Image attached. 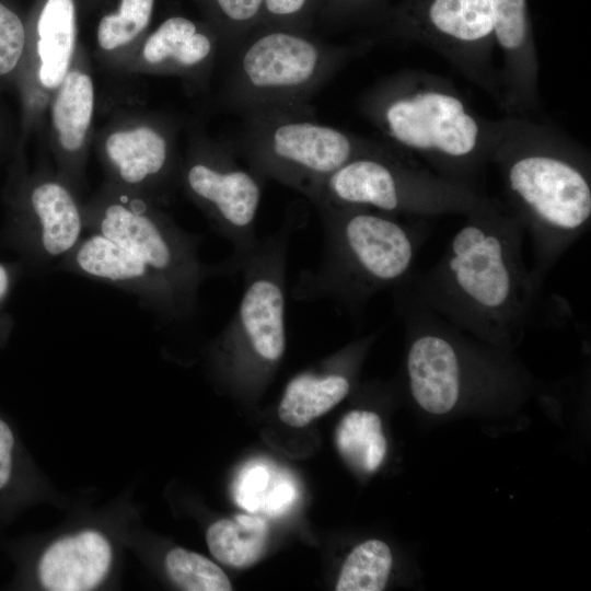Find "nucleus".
<instances>
[{"label": "nucleus", "instance_id": "nucleus-19", "mask_svg": "<svg viewBox=\"0 0 591 591\" xmlns=\"http://www.w3.org/2000/svg\"><path fill=\"white\" fill-rule=\"evenodd\" d=\"M493 35L502 55L499 81L506 103L530 108L538 101L540 62L526 0H491Z\"/></svg>", "mask_w": 591, "mask_h": 591}, {"label": "nucleus", "instance_id": "nucleus-25", "mask_svg": "<svg viewBox=\"0 0 591 591\" xmlns=\"http://www.w3.org/2000/svg\"><path fill=\"white\" fill-rule=\"evenodd\" d=\"M393 558L386 543L369 540L346 558L336 583L337 591H381L385 588Z\"/></svg>", "mask_w": 591, "mask_h": 591}, {"label": "nucleus", "instance_id": "nucleus-9", "mask_svg": "<svg viewBox=\"0 0 591 591\" xmlns=\"http://www.w3.org/2000/svg\"><path fill=\"white\" fill-rule=\"evenodd\" d=\"M137 518L127 499L78 511L35 542L26 564L27 583L43 591L116 588L128 549L127 532Z\"/></svg>", "mask_w": 591, "mask_h": 591}, {"label": "nucleus", "instance_id": "nucleus-8", "mask_svg": "<svg viewBox=\"0 0 591 591\" xmlns=\"http://www.w3.org/2000/svg\"><path fill=\"white\" fill-rule=\"evenodd\" d=\"M484 196L479 188L447 179L403 154L392 153L349 161L331 174L309 200L428 218L466 215Z\"/></svg>", "mask_w": 591, "mask_h": 591}, {"label": "nucleus", "instance_id": "nucleus-11", "mask_svg": "<svg viewBox=\"0 0 591 591\" xmlns=\"http://www.w3.org/2000/svg\"><path fill=\"white\" fill-rule=\"evenodd\" d=\"M288 215L273 233L258 240L242 263L243 292L215 351L270 368L282 358L287 344V266L289 246L302 225Z\"/></svg>", "mask_w": 591, "mask_h": 591}, {"label": "nucleus", "instance_id": "nucleus-26", "mask_svg": "<svg viewBox=\"0 0 591 591\" xmlns=\"http://www.w3.org/2000/svg\"><path fill=\"white\" fill-rule=\"evenodd\" d=\"M169 580L186 591H230L231 582L212 560L184 547L169 549L162 559Z\"/></svg>", "mask_w": 591, "mask_h": 591}, {"label": "nucleus", "instance_id": "nucleus-10", "mask_svg": "<svg viewBox=\"0 0 591 591\" xmlns=\"http://www.w3.org/2000/svg\"><path fill=\"white\" fill-rule=\"evenodd\" d=\"M264 178L236 159L230 144L194 129L182 157L179 188L232 246L221 276L239 273L258 243L255 224Z\"/></svg>", "mask_w": 591, "mask_h": 591}, {"label": "nucleus", "instance_id": "nucleus-22", "mask_svg": "<svg viewBox=\"0 0 591 591\" xmlns=\"http://www.w3.org/2000/svg\"><path fill=\"white\" fill-rule=\"evenodd\" d=\"M153 8L154 0H120L117 11L102 16L95 39L99 61L125 73L148 35Z\"/></svg>", "mask_w": 591, "mask_h": 591}, {"label": "nucleus", "instance_id": "nucleus-32", "mask_svg": "<svg viewBox=\"0 0 591 591\" xmlns=\"http://www.w3.org/2000/svg\"><path fill=\"white\" fill-rule=\"evenodd\" d=\"M12 278V269L8 265L0 263V310L11 289ZM5 324L4 316L0 315V335L2 337L5 335Z\"/></svg>", "mask_w": 591, "mask_h": 591}, {"label": "nucleus", "instance_id": "nucleus-2", "mask_svg": "<svg viewBox=\"0 0 591 591\" xmlns=\"http://www.w3.org/2000/svg\"><path fill=\"white\" fill-rule=\"evenodd\" d=\"M491 164L500 173L507 209L530 234L542 289L547 273L589 229L590 163L556 129L510 116L496 120Z\"/></svg>", "mask_w": 591, "mask_h": 591}, {"label": "nucleus", "instance_id": "nucleus-4", "mask_svg": "<svg viewBox=\"0 0 591 591\" xmlns=\"http://www.w3.org/2000/svg\"><path fill=\"white\" fill-rule=\"evenodd\" d=\"M313 205L323 229L321 259L300 271L290 296L301 302L331 301L358 318L374 296L412 276L428 223L361 207Z\"/></svg>", "mask_w": 591, "mask_h": 591}, {"label": "nucleus", "instance_id": "nucleus-5", "mask_svg": "<svg viewBox=\"0 0 591 591\" xmlns=\"http://www.w3.org/2000/svg\"><path fill=\"white\" fill-rule=\"evenodd\" d=\"M291 28H271L229 55L222 101L246 113L309 111L308 102L354 55Z\"/></svg>", "mask_w": 591, "mask_h": 591}, {"label": "nucleus", "instance_id": "nucleus-13", "mask_svg": "<svg viewBox=\"0 0 591 591\" xmlns=\"http://www.w3.org/2000/svg\"><path fill=\"white\" fill-rule=\"evenodd\" d=\"M405 35L443 57L499 104V73L493 63L491 0H425Z\"/></svg>", "mask_w": 591, "mask_h": 591}, {"label": "nucleus", "instance_id": "nucleus-3", "mask_svg": "<svg viewBox=\"0 0 591 591\" xmlns=\"http://www.w3.org/2000/svg\"><path fill=\"white\" fill-rule=\"evenodd\" d=\"M360 107L387 146L432 172L476 188L490 164L496 120L479 116L447 79L406 69L364 93Z\"/></svg>", "mask_w": 591, "mask_h": 591}, {"label": "nucleus", "instance_id": "nucleus-7", "mask_svg": "<svg viewBox=\"0 0 591 591\" xmlns=\"http://www.w3.org/2000/svg\"><path fill=\"white\" fill-rule=\"evenodd\" d=\"M84 228L126 247L162 276L196 311L199 290L220 277L218 263L200 258L201 236L179 227L170 213L142 196L103 182L83 204Z\"/></svg>", "mask_w": 591, "mask_h": 591}, {"label": "nucleus", "instance_id": "nucleus-31", "mask_svg": "<svg viewBox=\"0 0 591 591\" xmlns=\"http://www.w3.org/2000/svg\"><path fill=\"white\" fill-rule=\"evenodd\" d=\"M309 0H263L265 13L277 21H288L302 13Z\"/></svg>", "mask_w": 591, "mask_h": 591}, {"label": "nucleus", "instance_id": "nucleus-17", "mask_svg": "<svg viewBox=\"0 0 591 591\" xmlns=\"http://www.w3.org/2000/svg\"><path fill=\"white\" fill-rule=\"evenodd\" d=\"M76 13L74 0H44L33 35H26L23 59L26 119L28 125L42 130L51 96L66 77L79 45Z\"/></svg>", "mask_w": 591, "mask_h": 591}, {"label": "nucleus", "instance_id": "nucleus-29", "mask_svg": "<svg viewBox=\"0 0 591 591\" xmlns=\"http://www.w3.org/2000/svg\"><path fill=\"white\" fill-rule=\"evenodd\" d=\"M277 479H273L270 472L264 465L246 466L234 486L236 502L251 512L260 510Z\"/></svg>", "mask_w": 591, "mask_h": 591}, {"label": "nucleus", "instance_id": "nucleus-28", "mask_svg": "<svg viewBox=\"0 0 591 591\" xmlns=\"http://www.w3.org/2000/svg\"><path fill=\"white\" fill-rule=\"evenodd\" d=\"M218 12L229 24L223 39V54L228 56L243 42L244 25L253 22L263 10V0H215Z\"/></svg>", "mask_w": 591, "mask_h": 591}, {"label": "nucleus", "instance_id": "nucleus-6", "mask_svg": "<svg viewBox=\"0 0 591 591\" xmlns=\"http://www.w3.org/2000/svg\"><path fill=\"white\" fill-rule=\"evenodd\" d=\"M244 115L236 153L264 179L281 183L306 199L331 174L354 159L399 153L389 146L318 123L309 111H262Z\"/></svg>", "mask_w": 591, "mask_h": 591}, {"label": "nucleus", "instance_id": "nucleus-14", "mask_svg": "<svg viewBox=\"0 0 591 591\" xmlns=\"http://www.w3.org/2000/svg\"><path fill=\"white\" fill-rule=\"evenodd\" d=\"M22 182L12 235L34 266L46 267L60 260L83 236V204L49 162Z\"/></svg>", "mask_w": 591, "mask_h": 591}, {"label": "nucleus", "instance_id": "nucleus-20", "mask_svg": "<svg viewBox=\"0 0 591 591\" xmlns=\"http://www.w3.org/2000/svg\"><path fill=\"white\" fill-rule=\"evenodd\" d=\"M42 502L63 507L66 499L40 473L0 415V503L15 509Z\"/></svg>", "mask_w": 591, "mask_h": 591}, {"label": "nucleus", "instance_id": "nucleus-21", "mask_svg": "<svg viewBox=\"0 0 591 591\" xmlns=\"http://www.w3.org/2000/svg\"><path fill=\"white\" fill-rule=\"evenodd\" d=\"M350 387V376L340 367L304 371L287 384L278 416L289 426L304 427L339 404Z\"/></svg>", "mask_w": 591, "mask_h": 591}, {"label": "nucleus", "instance_id": "nucleus-12", "mask_svg": "<svg viewBox=\"0 0 591 591\" xmlns=\"http://www.w3.org/2000/svg\"><path fill=\"white\" fill-rule=\"evenodd\" d=\"M105 173L104 182L160 206L171 204L179 188L183 153L178 126L165 114L117 108L92 142Z\"/></svg>", "mask_w": 591, "mask_h": 591}, {"label": "nucleus", "instance_id": "nucleus-27", "mask_svg": "<svg viewBox=\"0 0 591 591\" xmlns=\"http://www.w3.org/2000/svg\"><path fill=\"white\" fill-rule=\"evenodd\" d=\"M26 46V30L20 16L0 2V80L22 67Z\"/></svg>", "mask_w": 591, "mask_h": 591}, {"label": "nucleus", "instance_id": "nucleus-18", "mask_svg": "<svg viewBox=\"0 0 591 591\" xmlns=\"http://www.w3.org/2000/svg\"><path fill=\"white\" fill-rule=\"evenodd\" d=\"M220 54L218 34L187 18L172 16L147 35L125 73L177 77L199 88L207 83Z\"/></svg>", "mask_w": 591, "mask_h": 591}, {"label": "nucleus", "instance_id": "nucleus-30", "mask_svg": "<svg viewBox=\"0 0 591 591\" xmlns=\"http://www.w3.org/2000/svg\"><path fill=\"white\" fill-rule=\"evenodd\" d=\"M297 498L294 484L287 478H278L269 493L262 511L268 515H279L289 509Z\"/></svg>", "mask_w": 591, "mask_h": 591}, {"label": "nucleus", "instance_id": "nucleus-1", "mask_svg": "<svg viewBox=\"0 0 591 591\" xmlns=\"http://www.w3.org/2000/svg\"><path fill=\"white\" fill-rule=\"evenodd\" d=\"M464 216L441 257L399 286L461 331L508 343L534 322L542 293L523 259L524 229L487 195Z\"/></svg>", "mask_w": 591, "mask_h": 591}, {"label": "nucleus", "instance_id": "nucleus-16", "mask_svg": "<svg viewBox=\"0 0 591 591\" xmlns=\"http://www.w3.org/2000/svg\"><path fill=\"white\" fill-rule=\"evenodd\" d=\"M96 91L88 49L74 59L51 96L45 117L47 148L58 174L79 193L94 136Z\"/></svg>", "mask_w": 591, "mask_h": 591}, {"label": "nucleus", "instance_id": "nucleus-24", "mask_svg": "<svg viewBox=\"0 0 591 591\" xmlns=\"http://www.w3.org/2000/svg\"><path fill=\"white\" fill-rule=\"evenodd\" d=\"M335 441L341 457L360 473L376 471L385 457L381 418L371 410L348 412L337 426Z\"/></svg>", "mask_w": 591, "mask_h": 591}, {"label": "nucleus", "instance_id": "nucleus-23", "mask_svg": "<svg viewBox=\"0 0 591 591\" xmlns=\"http://www.w3.org/2000/svg\"><path fill=\"white\" fill-rule=\"evenodd\" d=\"M269 529L265 519L239 514L220 519L209 525L206 542L211 555L229 567L254 565L267 546Z\"/></svg>", "mask_w": 591, "mask_h": 591}, {"label": "nucleus", "instance_id": "nucleus-15", "mask_svg": "<svg viewBox=\"0 0 591 591\" xmlns=\"http://www.w3.org/2000/svg\"><path fill=\"white\" fill-rule=\"evenodd\" d=\"M58 268L109 283L136 297L164 323L187 321L195 311L175 289L136 254L94 232L82 236Z\"/></svg>", "mask_w": 591, "mask_h": 591}]
</instances>
